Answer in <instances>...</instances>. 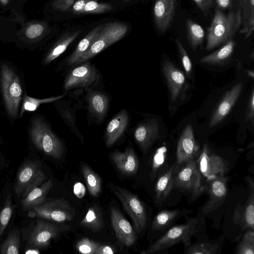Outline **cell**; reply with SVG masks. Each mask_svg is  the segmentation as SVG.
I'll use <instances>...</instances> for the list:
<instances>
[{"mask_svg": "<svg viewBox=\"0 0 254 254\" xmlns=\"http://www.w3.org/2000/svg\"><path fill=\"white\" fill-rule=\"evenodd\" d=\"M240 9L227 14L216 8L210 25L207 27L205 50L210 51L235 36L242 23Z\"/></svg>", "mask_w": 254, "mask_h": 254, "instance_id": "obj_1", "label": "cell"}, {"mask_svg": "<svg viewBox=\"0 0 254 254\" xmlns=\"http://www.w3.org/2000/svg\"><path fill=\"white\" fill-rule=\"evenodd\" d=\"M0 88L6 113L13 121L18 117L24 95L18 74L8 64H0Z\"/></svg>", "mask_w": 254, "mask_h": 254, "instance_id": "obj_2", "label": "cell"}, {"mask_svg": "<svg viewBox=\"0 0 254 254\" xmlns=\"http://www.w3.org/2000/svg\"><path fill=\"white\" fill-rule=\"evenodd\" d=\"M29 134L33 144L46 155L55 159L62 157L64 151L63 142L40 116L31 117Z\"/></svg>", "mask_w": 254, "mask_h": 254, "instance_id": "obj_3", "label": "cell"}, {"mask_svg": "<svg viewBox=\"0 0 254 254\" xmlns=\"http://www.w3.org/2000/svg\"><path fill=\"white\" fill-rule=\"evenodd\" d=\"M198 231V221L192 219L184 224L171 227L164 235L146 250L142 254L155 253L182 243L188 248L191 245V237Z\"/></svg>", "mask_w": 254, "mask_h": 254, "instance_id": "obj_4", "label": "cell"}, {"mask_svg": "<svg viewBox=\"0 0 254 254\" xmlns=\"http://www.w3.org/2000/svg\"><path fill=\"white\" fill-rule=\"evenodd\" d=\"M127 30L128 26L123 22H112L106 23L104 25L99 35L88 50L76 64L87 62V60L122 38Z\"/></svg>", "mask_w": 254, "mask_h": 254, "instance_id": "obj_5", "label": "cell"}, {"mask_svg": "<svg viewBox=\"0 0 254 254\" xmlns=\"http://www.w3.org/2000/svg\"><path fill=\"white\" fill-rule=\"evenodd\" d=\"M41 166L39 161H28L21 166L14 187L18 197H25L31 190L47 179Z\"/></svg>", "mask_w": 254, "mask_h": 254, "instance_id": "obj_6", "label": "cell"}, {"mask_svg": "<svg viewBox=\"0 0 254 254\" xmlns=\"http://www.w3.org/2000/svg\"><path fill=\"white\" fill-rule=\"evenodd\" d=\"M113 191L121 201L126 212L131 218L134 229L141 233L146 227L147 216L143 203L134 193L119 187H113Z\"/></svg>", "mask_w": 254, "mask_h": 254, "instance_id": "obj_7", "label": "cell"}, {"mask_svg": "<svg viewBox=\"0 0 254 254\" xmlns=\"http://www.w3.org/2000/svg\"><path fill=\"white\" fill-rule=\"evenodd\" d=\"M185 165L176 171L174 186L177 189L190 193L193 198L199 196L204 190L202 174L194 158L184 163Z\"/></svg>", "mask_w": 254, "mask_h": 254, "instance_id": "obj_8", "label": "cell"}, {"mask_svg": "<svg viewBox=\"0 0 254 254\" xmlns=\"http://www.w3.org/2000/svg\"><path fill=\"white\" fill-rule=\"evenodd\" d=\"M34 215L57 222L72 220L75 210L68 201L64 199H55L33 208Z\"/></svg>", "mask_w": 254, "mask_h": 254, "instance_id": "obj_9", "label": "cell"}, {"mask_svg": "<svg viewBox=\"0 0 254 254\" xmlns=\"http://www.w3.org/2000/svg\"><path fill=\"white\" fill-rule=\"evenodd\" d=\"M197 163L206 180L225 176L229 169L227 162L220 156L211 153L207 144L204 145Z\"/></svg>", "mask_w": 254, "mask_h": 254, "instance_id": "obj_10", "label": "cell"}, {"mask_svg": "<svg viewBox=\"0 0 254 254\" xmlns=\"http://www.w3.org/2000/svg\"><path fill=\"white\" fill-rule=\"evenodd\" d=\"M98 77V70L89 62L76 66L66 76L64 87L65 90L84 87L93 84Z\"/></svg>", "mask_w": 254, "mask_h": 254, "instance_id": "obj_11", "label": "cell"}, {"mask_svg": "<svg viewBox=\"0 0 254 254\" xmlns=\"http://www.w3.org/2000/svg\"><path fill=\"white\" fill-rule=\"evenodd\" d=\"M227 180L228 178L225 176L207 180L204 190L207 191L209 198L202 209L205 214L216 209L226 199L228 192Z\"/></svg>", "mask_w": 254, "mask_h": 254, "instance_id": "obj_12", "label": "cell"}, {"mask_svg": "<svg viewBox=\"0 0 254 254\" xmlns=\"http://www.w3.org/2000/svg\"><path fill=\"white\" fill-rule=\"evenodd\" d=\"M111 224L116 238L127 247L132 246L136 240V232L120 210L112 206L110 209Z\"/></svg>", "mask_w": 254, "mask_h": 254, "instance_id": "obj_13", "label": "cell"}, {"mask_svg": "<svg viewBox=\"0 0 254 254\" xmlns=\"http://www.w3.org/2000/svg\"><path fill=\"white\" fill-rule=\"evenodd\" d=\"M177 6V0H155L153 14L157 30L165 33L171 26Z\"/></svg>", "mask_w": 254, "mask_h": 254, "instance_id": "obj_14", "label": "cell"}, {"mask_svg": "<svg viewBox=\"0 0 254 254\" xmlns=\"http://www.w3.org/2000/svg\"><path fill=\"white\" fill-rule=\"evenodd\" d=\"M250 193L247 202L237 206L233 216L234 223L239 225L242 230H254V183L251 177H248Z\"/></svg>", "mask_w": 254, "mask_h": 254, "instance_id": "obj_15", "label": "cell"}, {"mask_svg": "<svg viewBox=\"0 0 254 254\" xmlns=\"http://www.w3.org/2000/svg\"><path fill=\"white\" fill-rule=\"evenodd\" d=\"M198 149L193 128L190 125H188L182 132L178 142L176 151L177 164H183L194 158Z\"/></svg>", "mask_w": 254, "mask_h": 254, "instance_id": "obj_16", "label": "cell"}, {"mask_svg": "<svg viewBox=\"0 0 254 254\" xmlns=\"http://www.w3.org/2000/svg\"><path fill=\"white\" fill-rule=\"evenodd\" d=\"M59 227L55 224L44 220H39L29 237L28 244L33 248L48 247L51 240L58 237Z\"/></svg>", "mask_w": 254, "mask_h": 254, "instance_id": "obj_17", "label": "cell"}, {"mask_svg": "<svg viewBox=\"0 0 254 254\" xmlns=\"http://www.w3.org/2000/svg\"><path fill=\"white\" fill-rule=\"evenodd\" d=\"M243 86V83L240 82L225 93L210 120L209 128L215 127L229 114L239 98Z\"/></svg>", "mask_w": 254, "mask_h": 254, "instance_id": "obj_18", "label": "cell"}, {"mask_svg": "<svg viewBox=\"0 0 254 254\" xmlns=\"http://www.w3.org/2000/svg\"><path fill=\"white\" fill-rule=\"evenodd\" d=\"M162 71L167 81L171 100L175 102L185 84V76L180 69L167 59L163 62Z\"/></svg>", "mask_w": 254, "mask_h": 254, "instance_id": "obj_19", "label": "cell"}, {"mask_svg": "<svg viewBox=\"0 0 254 254\" xmlns=\"http://www.w3.org/2000/svg\"><path fill=\"white\" fill-rule=\"evenodd\" d=\"M134 137L141 150L146 152L159 137V126L157 120L152 119L139 125L135 129Z\"/></svg>", "mask_w": 254, "mask_h": 254, "instance_id": "obj_20", "label": "cell"}, {"mask_svg": "<svg viewBox=\"0 0 254 254\" xmlns=\"http://www.w3.org/2000/svg\"><path fill=\"white\" fill-rule=\"evenodd\" d=\"M117 168L123 174L127 176L135 175L139 168V161L131 147H127L124 152L116 151L111 155Z\"/></svg>", "mask_w": 254, "mask_h": 254, "instance_id": "obj_21", "label": "cell"}, {"mask_svg": "<svg viewBox=\"0 0 254 254\" xmlns=\"http://www.w3.org/2000/svg\"><path fill=\"white\" fill-rule=\"evenodd\" d=\"M128 115L125 110L119 112L108 123L105 131V144L111 147L122 136L128 123Z\"/></svg>", "mask_w": 254, "mask_h": 254, "instance_id": "obj_22", "label": "cell"}, {"mask_svg": "<svg viewBox=\"0 0 254 254\" xmlns=\"http://www.w3.org/2000/svg\"><path fill=\"white\" fill-rule=\"evenodd\" d=\"M53 186V181L49 179L31 190L21 200L23 210L26 211L43 203Z\"/></svg>", "mask_w": 254, "mask_h": 254, "instance_id": "obj_23", "label": "cell"}, {"mask_svg": "<svg viewBox=\"0 0 254 254\" xmlns=\"http://www.w3.org/2000/svg\"><path fill=\"white\" fill-rule=\"evenodd\" d=\"M177 167L173 164L160 176L155 187V199L157 203H161L168 196L173 186Z\"/></svg>", "mask_w": 254, "mask_h": 254, "instance_id": "obj_24", "label": "cell"}, {"mask_svg": "<svg viewBox=\"0 0 254 254\" xmlns=\"http://www.w3.org/2000/svg\"><path fill=\"white\" fill-rule=\"evenodd\" d=\"M89 110L91 115L98 122L104 118L109 107V98L104 93L99 91L89 93L87 97Z\"/></svg>", "mask_w": 254, "mask_h": 254, "instance_id": "obj_25", "label": "cell"}, {"mask_svg": "<svg viewBox=\"0 0 254 254\" xmlns=\"http://www.w3.org/2000/svg\"><path fill=\"white\" fill-rule=\"evenodd\" d=\"M103 27L104 25H100L97 26L79 42L74 51L67 59L66 63L68 65L76 64L98 36Z\"/></svg>", "mask_w": 254, "mask_h": 254, "instance_id": "obj_26", "label": "cell"}, {"mask_svg": "<svg viewBox=\"0 0 254 254\" xmlns=\"http://www.w3.org/2000/svg\"><path fill=\"white\" fill-rule=\"evenodd\" d=\"M235 47V40H229L217 50L202 57L200 60V63L212 64H222L230 58Z\"/></svg>", "mask_w": 254, "mask_h": 254, "instance_id": "obj_27", "label": "cell"}, {"mask_svg": "<svg viewBox=\"0 0 254 254\" xmlns=\"http://www.w3.org/2000/svg\"><path fill=\"white\" fill-rule=\"evenodd\" d=\"M80 32L81 30H77L68 33L64 36L47 53L43 61V64L45 65L49 64L59 57L78 37Z\"/></svg>", "mask_w": 254, "mask_h": 254, "instance_id": "obj_28", "label": "cell"}, {"mask_svg": "<svg viewBox=\"0 0 254 254\" xmlns=\"http://www.w3.org/2000/svg\"><path fill=\"white\" fill-rule=\"evenodd\" d=\"M80 225L94 232L101 231L104 227L103 213L101 208L96 204L90 207L80 222Z\"/></svg>", "mask_w": 254, "mask_h": 254, "instance_id": "obj_29", "label": "cell"}, {"mask_svg": "<svg viewBox=\"0 0 254 254\" xmlns=\"http://www.w3.org/2000/svg\"><path fill=\"white\" fill-rule=\"evenodd\" d=\"M186 37L190 48L195 51L203 42L205 32L203 27L191 19L185 22Z\"/></svg>", "mask_w": 254, "mask_h": 254, "instance_id": "obj_30", "label": "cell"}, {"mask_svg": "<svg viewBox=\"0 0 254 254\" xmlns=\"http://www.w3.org/2000/svg\"><path fill=\"white\" fill-rule=\"evenodd\" d=\"M81 169L90 194L92 196L98 197L101 190L102 181L100 176L86 164H82Z\"/></svg>", "mask_w": 254, "mask_h": 254, "instance_id": "obj_31", "label": "cell"}, {"mask_svg": "<svg viewBox=\"0 0 254 254\" xmlns=\"http://www.w3.org/2000/svg\"><path fill=\"white\" fill-rule=\"evenodd\" d=\"M64 96V95H62L44 99H38L30 97L25 93L22 98V105L21 110L19 111V118H22L25 112L35 111L41 105L56 101L62 98Z\"/></svg>", "mask_w": 254, "mask_h": 254, "instance_id": "obj_32", "label": "cell"}, {"mask_svg": "<svg viewBox=\"0 0 254 254\" xmlns=\"http://www.w3.org/2000/svg\"><path fill=\"white\" fill-rule=\"evenodd\" d=\"M179 214V210H163L159 212L152 222V229L154 231L165 229Z\"/></svg>", "mask_w": 254, "mask_h": 254, "instance_id": "obj_33", "label": "cell"}, {"mask_svg": "<svg viewBox=\"0 0 254 254\" xmlns=\"http://www.w3.org/2000/svg\"><path fill=\"white\" fill-rule=\"evenodd\" d=\"M20 241V232L17 229H13L0 245V253L2 254H19Z\"/></svg>", "mask_w": 254, "mask_h": 254, "instance_id": "obj_34", "label": "cell"}, {"mask_svg": "<svg viewBox=\"0 0 254 254\" xmlns=\"http://www.w3.org/2000/svg\"><path fill=\"white\" fill-rule=\"evenodd\" d=\"M236 253L237 254H254V230H246L237 247Z\"/></svg>", "mask_w": 254, "mask_h": 254, "instance_id": "obj_35", "label": "cell"}, {"mask_svg": "<svg viewBox=\"0 0 254 254\" xmlns=\"http://www.w3.org/2000/svg\"><path fill=\"white\" fill-rule=\"evenodd\" d=\"M219 245L211 242H202L187 248L188 254H215L217 253Z\"/></svg>", "mask_w": 254, "mask_h": 254, "instance_id": "obj_36", "label": "cell"}, {"mask_svg": "<svg viewBox=\"0 0 254 254\" xmlns=\"http://www.w3.org/2000/svg\"><path fill=\"white\" fill-rule=\"evenodd\" d=\"M12 213V204L10 194L7 196L5 205L0 212V238L8 225Z\"/></svg>", "mask_w": 254, "mask_h": 254, "instance_id": "obj_37", "label": "cell"}, {"mask_svg": "<svg viewBox=\"0 0 254 254\" xmlns=\"http://www.w3.org/2000/svg\"><path fill=\"white\" fill-rule=\"evenodd\" d=\"M99 244L88 238L79 240L75 245V248L80 254H95Z\"/></svg>", "mask_w": 254, "mask_h": 254, "instance_id": "obj_38", "label": "cell"}, {"mask_svg": "<svg viewBox=\"0 0 254 254\" xmlns=\"http://www.w3.org/2000/svg\"><path fill=\"white\" fill-rule=\"evenodd\" d=\"M113 8L112 6L107 3H98L89 0L86 2L83 13H101L108 11Z\"/></svg>", "mask_w": 254, "mask_h": 254, "instance_id": "obj_39", "label": "cell"}, {"mask_svg": "<svg viewBox=\"0 0 254 254\" xmlns=\"http://www.w3.org/2000/svg\"><path fill=\"white\" fill-rule=\"evenodd\" d=\"M175 42L186 73L188 77H190L192 71L191 62L180 41L176 39Z\"/></svg>", "mask_w": 254, "mask_h": 254, "instance_id": "obj_40", "label": "cell"}, {"mask_svg": "<svg viewBox=\"0 0 254 254\" xmlns=\"http://www.w3.org/2000/svg\"><path fill=\"white\" fill-rule=\"evenodd\" d=\"M46 29L45 26L41 23H35L30 24L25 29L26 36L30 40H35L40 38Z\"/></svg>", "mask_w": 254, "mask_h": 254, "instance_id": "obj_41", "label": "cell"}, {"mask_svg": "<svg viewBox=\"0 0 254 254\" xmlns=\"http://www.w3.org/2000/svg\"><path fill=\"white\" fill-rule=\"evenodd\" d=\"M254 30V10L250 11V15L247 22L244 25L242 28L238 31L239 34H244V40H247L252 36Z\"/></svg>", "mask_w": 254, "mask_h": 254, "instance_id": "obj_42", "label": "cell"}, {"mask_svg": "<svg viewBox=\"0 0 254 254\" xmlns=\"http://www.w3.org/2000/svg\"><path fill=\"white\" fill-rule=\"evenodd\" d=\"M203 15L207 17L212 7L213 0H193Z\"/></svg>", "mask_w": 254, "mask_h": 254, "instance_id": "obj_43", "label": "cell"}, {"mask_svg": "<svg viewBox=\"0 0 254 254\" xmlns=\"http://www.w3.org/2000/svg\"><path fill=\"white\" fill-rule=\"evenodd\" d=\"M75 0H55L52 4L55 9L65 11L67 10L72 5Z\"/></svg>", "mask_w": 254, "mask_h": 254, "instance_id": "obj_44", "label": "cell"}, {"mask_svg": "<svg viewBox=\"0 0 254 254\" xmlns=\"http://www.w3.org/2000/svg\"><path fill=\"white\" fill-rule=\"evenodd\" d=\"M254 116V91L252 90V93L250 95L248 106L247 111L246 112L245 120L247 122L251 121L253 122Z\"/></svg>", "mask_w": 254, "mask_h": 254, "instance_id": "obj_45", "label": "cell"}, {"mask_svg": "<svg viewBox=\"0 0 254 254\" xmlns=\"http://www.w3.org/2000/svg\"><path fill=\"white\" fill-rule=\"evenodd\" d=\"M116 251L115 248L112 246L99 244L95 254H113Z\"/></svg>", "mask_w": 254, "mask_h": 254, "instance_id": "obj_46", "label": "cell"}, {"mask_svg": "<svg viewBox=\"0 0 254 254\" xmlns=\"http://www.w3.org/2000/svg\"><path fill=\"white\" fill-rule=\"evenodd\" d=\"M73 192L78 198L83 197L85 193V189L84 185L80 182L76 183L73 187Z\"/></svg>", "mask_w": 254, "mask_h": 254, "instance_id": "obj_47", "label": "cell"}, {"mask_svg": "<svg viewBox=\"0 0 254 254\" xmlns=\"http://www.w3.org/2000/svg\"><path fill=\"white\" fill-rule=\"evenodd\" d=\"M88 0H78L72 6V11L74 13L80 14L83 13V10L85 5Z\"/></svg>", "mask_w": 254, "mask_h": 254, "instance_id": "obj_48", "label": "cell"}, {"mask_svg": "<svg viewBox=\"0 0 254 254\" xmlns=\"http://www.w3.org/2000/svg\"><path fill=\"white\" fill-rule=\"evenodd\" d=\"M218 7L220 9H227L232 6V0H215Z\"/></svg>", "mask_w": 254, "mask_h": 254, "instance_id": "obj_49", "label": "cell"}, {"mask_svg": "<svg viewBox=\"0 0 254 254\" xmlns=\"http://www.w3.org/2000/svg\"><path fill=\"white\" fill-rule=\"evenodd\" d=\"M39 253H40V252L39 251V250L37 249H36L35 248H33L32 249L27 250L25 252V254H38Z\"/></svg>", "mask_w": 254, "mask_h": 254, "instance_id": "obj_50", "label": "cell"}, {"mask_svg": "<svg viewBox=\"0 0 254 254\" xmlns=\"http://www.w3.org/2000/svg\"><path fill=\"white\" fill-rule=\"evenodd\" d=\"M250 11L254 10V0H250Z\"/></svg>", "mask_w": 254, "mask_h": 254, "instance_id": "obj_51", "label": "cell"}, {"mask_svg": "<svg viewBox=\"0 0 254 254\" xmlns=\"http://www.w3.org/2000/svg\"><path fill=\"white\" fill-rule=\"evenodd\" d=\"M9 0H0V2L3 5H6L8 3Z\"/></svg>", "mask_w": 254, "mask_h": 254, "instance_id": "obj_52", "label": "cell"}]
</instances>
